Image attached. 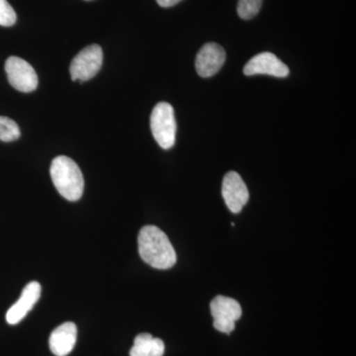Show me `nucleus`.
<instances>
[{"instance_id":"1","label":"nucleus","mask_w":356,"mask_h":356,"mask_svg":"<svg viewBox=\"0 0 356 356\" xmlns=\"http://www.w3.org/2000/svg\"><path fill=\"white\" fill-rule=\"evenodd\" d=\"M139 254L143 261L154 268H172L177 262V252L168 236L156 226H146L138 236Z\"/></svg>"},{"instance_id":"2","label":"nucleus","mask_w":356,"mask_h":356,"mask_svg":"<svg viewBox=\"0 0 356 356\" xmlns=\"http://www.w3.org/2000/svg\"><path fill=\"white\" fill-rule=\"evenodd\" d=\"M50 173L56 189L69 201H77L83 194L84 179L81 168L69 156H60L51 161Z\"/></svg>"},{"instance_id":"3","label":"nucleus","mask_w":356,"mask_h":356,"mask_svg":"<svg viewBox=\"0 0 356 356\" xmlns=\"http://www.w3.org/2000/svg\"><path fill=\"white\" fill-rule=\"evenodd\" d=\"M151 129L154 140L163 149L175 146L177 137V121L175 110L170 103L159 102L151 115Z\"/></svg>"},{"instance_id":"4","label":"nucleus","mask_w":356,"mask_h":356,"mask_svg":"<svg viewBox=\"0 0 356 356\" xmlns=\"http://www.w3.org/2000/svg\"><path fill=\"white\" fill-rule=\"evenodd\" d=\"M103 63V51L99 44L86 47L72 60L70 67V76L74 81H89L98 74Z\"/></svg>"},{"instance_id":"5","label":"nucleus","mask_w":356,"mask_h":356,"mask_svg":"<svg viewBox=\"0 0 356 356\" xmlns=\"http://www.w3.org/2000/svg\"><path fill=\"white\" fill-rule=\"evenodd\" d=\"M211 314L214 318L215 329L224 334H231L235 330L236 321L242 317V307L235 299L229 297H215L210 304Z\"/></svg>"},{"instance_id":"6","label":"nucleus","mask_w":356,"mask_h":356,"mask_svg":"<svg viewBox=\"0 0 356 356\" xmlns=\"http://www.w3.org/2000/svg\"><path fill=\"white\" fill-rule=\"evenodd\" d=\"M6 72L9 83L20 92L29 93L38 86V76L29 63L23 58L10 57L6 63Z\"/></svg>"},{"instance_id":"7","label":"nucleus","mask_w":356,"mask_h":356,"mask_svg":"<svg viewBox=\"0 0 356 356\" xmlns=\"http://www.w3.org/2000/svg\"><path fill=\"white\" fill-rule=\"evenodd\" d=\"M222 194L231 212L238 214L250 199L247 185L236 172H229L222 179Z\"/></svg>"},{"instance_id":"8","label":"nucleus","mask_w":356,"mask_h":356,"mask_svg":"<svg viewBox=\"0 0 356 356\" xmlns=\"http://www.w3.org/2000/svg\"><path fill=\"white\" fill-rule=\"evenodd\" d=\"M289 72L287 65L281 62L274 54L268 51L254 56L243 67L245 76L268 74L276 77H286L289 76Z\"/></svg>"},{"instance_id":"9","label":"nucleus","mask_w":356,"mask_h":356,"mask_svg":"<svg viewBox=\"0 0 356 356\" xmlns=\"http://www.w3.org/2000/svg\"><path fill=\"white\" fill-rule=\"evenodd\" d=\"M226 60V51L216 43L204 44L196 57L195 67L198 74L202 77L215 76Z\"/></svg>"},{"instance_id":"10","label":"nucleus","mask_w":356,"mask_h":356,"mask_svg":"<svg viewBox=\"0 0 356 356\" xmlns=\"http://www.w3.org/2000/svg\"><path fill=\"white\" fill-rule=\"evenodd\" d=\"M42 288L36 281L28 283L21 293L18 301L10 307L6 313V321L9 325H17L32 310L41 296Z\"/></svg>"},{"instance_id":"11","label":"nucleus","mask_w":356,"mask_h":356,"mask_svg":"<svg viewBox=\"0 0 356 356\" xmlns=\"http://www.w3.org/2000/svg\"><path fill=\"white\" fill-rule=\"evenodd\" d=\"M76 339V324L72 322L65 323L51 332L49 339V346L56 356H67L74 350Z\"/></svg>"},{"instance_id":"12","label":"nucleus","mask_w":356,"mask_h":356,"mask_svg":"<svg viewBox=\"0 0 356 356\" xmlns=\"http://www.w3.org/2000/svg\"><path fill=\"white\" fill-rule=\"evenodd\" d=\"M165 350V343L161 339L145 332L136 337L130 356H163Z\"/></svg>"},{"instance_id":"13","label":"nucleus","mask_w":356,"mask_h":356,"mask_svg":"<svg viewBox=\"0 0 356 356\" xmlns=\"http://www.w3.org/2000/svg\"><path fill=\"white\" fill-rule=\"evenodd\" d=\"M20 129L17 123L13 119L0 116V140L2 142H13L19 139Z\"/></svg>"},{"instance_id":"14","label":"nucleus","mask_w":356,"mask_h":356,"mask_svg":"<svg viewBox=\"0 0 356 356\" xmlns=\"http://www.w3.org/2000/svg\"><path fill=\"white\" fill-rule=\"evenodd\" d=\"M264 0H238V16L243 20H250L259 14Z\"/></svg>"},{"instance_id":"15","label":"nucleus","mask_w":356,"mask_h":356,"mask_svg":"<svg viewBox=\"0 0 356 356\" xmlns=\"http://www.w3.org/2000/svg\"><path fill=\"white\" fill-rule=\"evenodd\" d=\"M17 20L15 11L7 0H0V25L10 27Z\"/></svg>"},{"instance_id":"16","label":"nucleus","mask_w":356,"mask_h":356,"mask_svg":"<svg viewBox=\"0 0 356 356\" xmlns=\"http://www.w3.org/2000/svg\"><path fill=\"white\" fill-rule=\"evenodd\" d=\"M182 0H156L159 6L161 7H172L177 6Z\"/></svg>"}]
</instances>
